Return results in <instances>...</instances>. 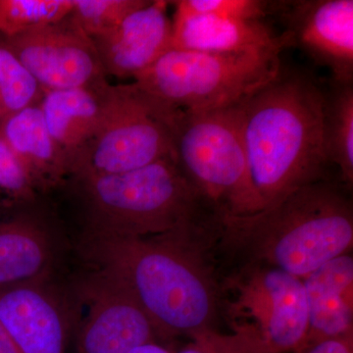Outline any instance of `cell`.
<instances>
[{"label": "cell", "mask_w": 353, "mask_h": 353, "mask_svg": "<svg viewBox=\"0 0 353 353\" xmlns=\"http://www.w3.org/2000/svg\"><path fill=\"white\" fill-rule=\"evenodd\" d=\"M210 224L152 236L90 233L83 252L97 270L126 290L161 339L214 329L218 288L208 257Z\"/></svg>", "instance_id": "cell-1"}, {"label": "cell", "mask_w": 353, "mask_h": 353, "mask_svg": "<svg viewBox=\"0 0 353 353\" xmlns=\"http://www.w3.org/2000/svg\"><path fill=\"white\" fill-rule=\"evenodd\" d=\"M248 171L260 210L327 180L325 92L314 79L282 66L240 103Z\"/></svg>", "instance_id": "cell-2"}, {"label": "cell", "mask_w": 353, "mask_h": 353, "mask_svg": "<svg viewBox=\"0 0 353 353\" xmlns=\"http://www.w3.org/2000/svg\"><path fill=\"white\" fill-rule=\"evenodd\" d=\"M348 192L330 179L311 183L256 212L215 218L213 236L245 265L275 267L303 279L352 250Z\"/></svg>", "instance_id": "cell-3"}, {"label": "cell", "mask_w": 353, "mask_h": 353, "mask_svg": "<svg viewBox=\"0 0 353 353\" xmlns=\"http://www.w3.org/2000/svg\"><path fill=\"white\" fill-rule=\"evenodd\" d=\"M76 179L90 233L158 236L213 217L174 158L125 173Z\"/></svg>", "instance_id": "cell-4"}, {"label": "cell", "mask_w": 353, "mask_h": 353, "mask_svg": "<svg viewBox=\"0 0 353 353\" xmlns=\"http://www.w3.org/2000/svg\"><path fill=\"white\" fill-rule=\"evenodd\" d=\"M172 131L175 161L216 219L260 210L248 171L240 104L176 110Z\"/></svg>", "instance_id": "cell-5"}, {"label": "cell", "mask_w": 353, "mask_h": 353, "mask_svg": "<svg viewBox=\"0 0 353 353\" xmlns=\"http://www.w3.org/2000/svg\"><path fill=\"white\" fill-rule=\"evenodd\" d=\"M280 54L172 48L132 79L174 110H215L238 105L273 80L282 68Z\"/></svg>", "instance_id": "cell-6"}, {"label": "cell", "mask_w": 353, "mask_h": 353, "mask_svg": "<svg viewBox=\"0 0 353 353\" xmlns=\"http://www.w3.org/2000/svg\"><path fill=\"white\" fill-rule=\"evenodd\" d=\"M176 111L134 83L111 85L103 120L73 158L71 176L125 173L174 158L172 125Z\"/></svg>", "instance_id": "cell-7"}, {"label": "cell", "mask_w": 353, "mask_h": 353, "mask_svg": "<svg viewBox=\"0 0 353 353\" xmlns=\"http://www.w3.org/2000/svg\"><path fill=\"white\" fill-rule=\"evenodd\" d=\"M234 329L250 332L265 353H299L306 347L308 311L303 279L266 265H243L227 279Z\"/></svg>", "instance_id": "cell-8"}, {"label": "cell", "mask_w": 353, "mask_h": 353, "mask_svg": "<svg viewBox=\"0 0 353 353\" xmlns=\"http://www.w3.org/2000/svg\"><path fill=\"white\" fill-rule=\"evenodd\" d=\"M1 46L15 55L46 92L106 82L94 41L71 14L52 24L4 39Z\"/></svg>", "instance_id": "cell-9"}, {"label": "cell", "mask_w": 353, "mask_h": 353, "mask_svg": "<svg viewBox=\"0 0 353 353\" xmlns=\"http://www.w3.org/2000/svg\"><path fill=\"white\" fill-rule=\"evenodd\" d=\"M287 46H297L315 63L331 71L334 82L353 83L352 0L279 1Z\"/></svg>", "instance_id": "cell-10"}, {"label": "cell", "mask_w": 353, "mask_h": 353, "mask_svg": "<svg viewBox=\"0 0 353 353\" xmlns=\"http://www.w3.org/2000/svg\"><path fill=\"white\" fill-rule=\"evenodd\" d=\"M81 288L88 313L77 332L75 353H128L161 339L143 309L112 279L97 271Z\"/></svg>", "instance_id": "cell-11"}, {"label": "cell", "mask_w": 353, "mask_h": 353, "mask_svg": "<svg viewBox=\"0 0 353 353\" xmlns=\"http://www.w3.org/2000/svg\"><path fill=\"white\" fill-rule=\"evenodd\" d=\"M0 324L23 353H66L72 314L46 280L0 290Z\"/></svg>", "instance_id": "cell-12"}, {"label": "cell", "mask_w": 353, "mask_h": 353, "mask_svg": "<svg viewBox=\"0 0 353 353\" xmlns=\"http://www.w3.org/2000/svg\"><path fill=\"white\" fill-rule=\"evenodd\" d=\"M169 1L148 0L112 32L92 39L106 75L134 78L172 50Z\"/></svg>", "instance_id": "cell-13"}, {"label": "cell", "mask_w": 353, "mask_h": 353, "mask_svg": "<svg viewBox=\"0 0 353 353\" xmlns=\"http://www.w3.org/2000/svg\"><path fill=\"white\" fill-rule=\"evenodd\" d=\"M263 20L225 16H178L172 20V48L213 53L282 52L287 48Z\"/></svg>", "instance_id": "cell-14"}, {"label": "cell", "mask_w": 353, "mask_h": 353, "mask_svg": "<svg viewBox=\"0 0 353 353\" xmlns=\"http://www.w3.org/2000/svg\"><path fill=\"white\" fill-rule=\"evenodd\" d=\"M303 282L308 311L305 347L353 334L352 255L330 260L303 278Z\"/></svg>", "instance_id": "cell-15"}, {"label": "cell", "mask_w": 353, "mask_h": 353, "mask_svg": "<svg viewBox=\"0 0 353 353\" xmlns=\"http://www.w3.org/2000/svg\"><path fill=\"white\" fill-rule=\"evenodd\" d=\"M110 88L106 81L92 87L44 92L39 106L51 137L68 157L70 168L101 126Z\"/></svg>", "instance_id": "cell-16"}, {"label": "cell", "mask_w": 353, "mask_h": 353, "mask_svg": "<svg viewBox=\"0 0 353 353\" xmlns=\"http://www.w3.org/2000/svg\"><path fill=\"white\" fill-rule=\"evenodd\" d=\"M0 137L34 187L57 185L64 176H71L68 157L51 137L41 106H30L2 121Z\"/></svg>", "instance_id": "cell-17"}, {"label": "cell", "mask_w": 353, "mask_h": 353, "mask_svg": "<svg viewBox=\"0 0 353 353\" xmlns=\"http://www.w3.org/2000/svg\"><path fill=\"white\" fill-rule=\"evenodd\" d=\"M52 260V240L38 222L0 223V290L48 280Z\"/></svg>", "instance_id": "cell-18"}, {"label": "cell", "mask_w": 353, "mask_h": 353, "mask_svg": "<svg viewBox=\"0 0 353 353\" xmlns=\"http://www.w3.org/2000/svg\"><path fill=\"white\" fill-rule=\"evenodd\" d=\"M325 150L329 164L340 172L347 189L353 183V83L334 82L325 92Z\"/></svg>", "instance_id": "cell-19"}, {"label": "cell", "mask_w": 353, "mask_h": 353, "mask_svg": "<svg viewBox=\"0 0 353 353\" xmlns=\"http://www.w3.org/2000/svg\"><path fill=\"white\" fill-rule=\"evenodd\" d=\"M74 0H0V34L4 39L52 24L73 10Z\"/></svg>", "instance_id": "cell-20"}, {"label": "cell", "mask_w": 353, "mask_h": 353, "mask_svg": "<svg viewBox=\"0 0 353 353\" xmlns=\"http://www.w3.org/2000/svg\"><path fill=\"white\" fill-rule=\"evenodd\" d=\"M41 85L12 52L0 46V124L13 114L36 105Z\"/></svg>", "instance_id": "cell-21"}, {"label": "cell", "mask_w": 353, "mask_h": 353, "mask_svg": "<svg viewBox=\"0 0 353 353\" xmlns=\"http://www.w3.org/2000/svg\"><path fill=\"white\" fill-rule=\"evenodd\" d=\"M148 0H74L71 15L92 39L115 30L129 14Z\"/></svg>", "instance_id": "cell-22"}, {"label": "cell", "mask_w": 353, "mask_h": 353, "mask_svg": "<svg viewBox=\"0 0 353 353\" xmlns=\"http://www.w3.org/2000/svg\"><path fill=\"white\" fill-rule=\"evenodd\" d=\"M174 15L225 16L248 20H263L270 2L260 0H178Z\"/></svg>", "instance_id": "cell-23"}, {"label": "cell", "mask_w": 353, "mask_h": 353, "mask_svg": "<svg viewBox=\"0 0 353 353\" xmlns=\"http://www.w3.org/2000/svg\"><path fill=\"white\" fill-rule=\"evenodd\" d=\"M175 353H265L259 340L250 332L233 329V333L221 334L208 330L192 336V341Z\"/></svg>", "instance_id": "cell-24"}, {"label": "cell", "mask_w": 353, "mask_h": 353, "mask_svg": "<svg viewBox=\"0 0 353 353\" xmlns=\"http://www.w3.org/2000/svg\"><path fill=\"white\" fill-rule=\"evenodd\" d=\"M29 174L0 137V190L18 197H29L34 192Z\"/></svg>", "instance_id": "cell-25"}, {"label": "cell", "mask_w": 353, "mask_h": 353, "mask_svg": "<svg viewBox=\"0 0 353 353\" xmlns=\"http://www.w3.org/2000/svg\"><path fill=\"white\" fill-rule=\"evenodd\" d=\"M299 353H353V334L318 341Z\"/></svg>", "instance_id": "cell-26"}, {"label": "cell", "mask_w": 353, "mask_h": 353, "mask_svg": "<svg viewBox=\"0 0 353 353\" xmlns=\"http://www.w3.org/2000/svg\"><path fill=\"white\" fill-rule=\"evenodd\" d=\"M172 348L159 343V341H148L138 345L128 353H175Z\"/></svg>", "instance_id": "cell-27"}, {"label": "cell", "mask_w": 353, "mask_h": 353, "mask_svg": "<svg viewBox=\"0 0 353 353\" xmlns=\"http://www.w3.org/2000/svg\"><path fill=\"white\" fill-rule=\"evenodd\" d=\"M0 353H23L0 324Z\"/></svg>", "instance_id": "cell-28"}]
</instances>
